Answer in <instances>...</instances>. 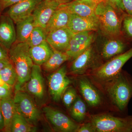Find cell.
I'll return each mask as SVG.
<instances>
[{"label":"cell","instance_id":"6da1fadb","mask_svg":"<svg viewBox=\"0 0 132 132\" xmlns=\"http://www.w3.org/2000/svg\"><path fill=\"white\" fill-rule=\"evenodd\" d=\"M30 47L27 42H16L9 50V60L17 75L15 92L22 90L30 78L34 64L29 53Z\"/></svg>","mask_w":132,"mask_h":132},{"label":"cell","instance_id":"7a4b0ae2","mask_svg":"<svg viewBox=\"0 0 132 132\" xmlns=\"http://www.w3.org/2000/svg\"><path fill=\"white\" fill-rule=\"evenodd\" d=\"M95 13L99 27L104 35L112 38L121 35L122 20L127 13L117 10L104 1L97 5Z\"/></svg>","mask_w":132,"mask_h":132},{"label":"cell","instance_id":"3957f363","mask_svg":"<svg viewBox=\"0 0 132 132\" xmlns=\"http://www.w3.org/2000/svg\"><path fill=\"white\" fill-rule=\"evenodd\" d=\"M109 81L107 92L118 110L123 112L127 108L132 97V77L121 70Z\"/></svg>","mask_w":132,"mask_h":132},{"label":"cell","instance_id":"277c9868","mask_svg":"<svg viewBox=\"0 0 132 132\" xmlns=\"http://www.w3.org/2000/svg\"><path fill=\"white\" fill-rule=\"evenodd\" d=\"M92 122L97 132H132V115L115 117L106 114L91 116Z\"/></svg>","mask_w":132,"mask_h":132},{"label":"cell","instance_id":"5b68a950","mask_svg":"<svg viewBox=\"0 0 132 132\" xmlns=\"http://www.w3.org/2000/svg\"><path fill=\"white\" fill-rule=\"evenodd\" d=\"M132 57V47L113 57L98 68L93 74L95 78L100 81H109L122 70L124 65Z\"/></svg>","mask_w":132,"mask_h":132},{"label":"cell","instance_id":"8992f818","mask_svg":"<svg viewBox=\"0 0 132 132\" xmlns=\"http://www.w3.org/2000/svg\"><path fill=\"white\" fill-rule=\"evenodd\" d=\"M14 101L17 112L31 125L35 126L40 119V113L33 99L22 90L15 92Z\"/></svg>","mask_w":132,"mask_h":132},{"label":"cell","instance_id":"52a82bcc","mask_svg":"<svg viewBox=\"0 0 132 132\" xmlns=\"http://www.w3.org/2000/svg\"><path fill=\"white\" fill-rule=\"evenodd\" d=\"M71 83L67 76V67H60L48 78V87L52 99L55 102L61 100L62 95Z\"/></svg>","mask_w":132,"mask_h":132},{"label":"cell","instance_id":"ba28073f","mask_svg":"<svg viewBox=\"0 0 132 132\" xmlns=\"http://www.w3.org/2000/svg\"><path fill=\"white\" fill-rule=\"evenodd\" d=\"M94 31L73 34L65 52L69 60H73L92 45L95 39Z\"/></svg>","mask_w":132,"mask_h":132},{"label":"cell","instance_id":"9c48e42d","mask_svg":"<svg viewBox=\"0 0 132 132\" xmlns=\"http://www.w3.org/2000/svg\"><path fill=\"white\" fill-rule=\"evenodd\" d=\"M46 118L55 130L62 132H76L79 125L61 111L49 106L43 109Z\"/></svg>","mask_w":132,"mask_h":132},{"label":"cell","instance_id":"30bf717a","mask_svg":"<svg viewBox=\"0 0 132 132\" xmlns=\"http://www.w3.org/2000/svg\"><path fill=\"white\" fill-rule=\"evenodd\" d=\"M60 4L50 0H42L36 7L32 15L35 25L45 29L50 20Z\"/></svg>","mask_w":132,"mask_h":132},{"label":"cell","instance_id":"8fae6325","mask_svg":"<svg viewBox=\"0 0 132 132\" xmlns=\"http://www.w3.org/2000/svg\"><path fill=\"white\" fill-rule=\"evenodd\" d=\"M42 0H22L11 6L8 16L15 24L32 15L35 9Z\"/></svg>","mask_w":132,"mask_h":132},{"label":"cell","instance_id":"7c38bea8","mask_svg":"<svg viewBox=\"0 0 132 132\" xmlns=\"http://www.w3.org/2000/svg\"><path fill=\"white\" fill-rule=\"evenodd\" d=\"M73 34L67 27L58 29L47 34L46 41L53 49L65 52Z\"/></svg>","mask_w":132,"mask_h":132},{"label":"cell","instance_id":"4fadbf2b","mask_svg":"<svg viewBox=\"0 0 132 132\" xmlns=\"http://www.w3.org/2000/svg\"><path fill=\"white\" fill-rule=\"evenodd\" d=\"M25 86L27 92L36 98L41 100L43 98L45 87L40 66L34 64L30 78Z\"/></svg>","mask_w":132,"mask_h":132},{"label":"cell","instance_id":"5bb4252c","mask_svg":"<svg viewBox=\"0 0 132 132\" xmlns=\"http://www.w3.org/2000/svg\"><path fill=\"white\" fill-rule=\"evenodd\" d=\"M14 22L9 16H2L0 20V45L9 50L16 42Z\"/></svg>","mask_w":132,"mask_h":132},{"label":"cell","instance_id":"9a60e30c","mask_svg":"<svg viewBox=\"0 0 132 132\" xmlns=\"http://www.w3.org/2000/svg\"><path fill=\"white\" fill-rule=\"evenodd\" d=\"M95 52L92 45L73 60L70 71L78 75L83 74L93 65L95 60Z\"/></svg>","mask_w":132,"mask_h":132},{"label":"cell","instance_id":"2e32d148","mask_svg":"<svg viewBox=\"0 0 132 132\" xmlns=\"http://www.w3.org/2000/svg\"><path fill=\"white\" fill-rule=\"evenodd\" d=\"M67 27L73 34L86 31H95L99 27L98 21L71 13Z\"/></svg>","mask_w":132,"mask_h":132},{"label":"cell","instance_id":"e0dca14e","mask_svg":"<svg viewBox=\"0 0 132 132\" xmlns=\"http://www.w3.org/2000/svg\"><path fill=\"white\" fill-rule=\"evenodd\" d=\"M79 85L81 93L89 106L95 107L100 105L101 102L100 94L87 78H81L79 80Z\"/></svg>","mask_w":132,"mask_h":132},{"label":"cell","instance_id":"ac0fdd59","mask_svg":"<svg viewBox=\"0 0 132 132\" xmlns=\"http://www.w3.org/2000/svg\"><path fill=\"white\" fill-rule=\"evenodd\" d=\"M62 5L71 13L75 14L98 21L95 13V7L80 0H72L70 2Z\"/></svg>","mask_w":132,"mask_h":132},{"label":"cell","instance_id":"d6986e66","mask_svg":"<svg viewBox=\"0 0 132 132\" xmlns=\"http://www.w3.org/2000/svg\"><path fill=\"white\" fill-rule=\"evenodd\" d=\"M70 13L62 4L55 10L45 28L47 34L49 32L67 27Z\"/></svg>","mask_w":132,"mask_h":132},{"label":"cell","instance_id":"ffe728a7","mask_svg":"<svg viewBox=\"0 0 132 132\" xmlns=\"http://www.w3.org/2000/svg\"><path fill=\"white\" fill-rule=\"evenodd\" d=\"M127 45L122 40L118 37L108 40L104 43L101 50V54L105 60L111 59L124 53Z\"/></svg>","mask_w":132,"mask_h":132},{"label":"cell","instance_id":"44dd1931","mask_svg":"<svg viewBox=\"0 0 132 132\" xmlns=\"http://www.w3.org/2000/svg\"><path fill=\"white\" fill-rule=\"evenodd\" d=\"M53 49L46 40L37 46L30 47L29 53L34 64L43 65L51 56Z\"/></svg>","mask_w":132,"mask_h":132},{"label":"cell","instance_id":"7402d4cb","mask_svg":"<svg viewBox=\"0 0 132 132\" xmlns=\"http://www.w3.org/2000/svg\"><path fill=\"white\" fill-rule=\"evenodd\" d=\"M0 109L4 119L5 132H11L13 118L16 112V107L13 98L0 100Z\"/></svg>","mask_w":132,"mask_h":132},{"label":"cell","instance_id":"603a6c76","mask_svg":"<svg viewBox=\"0 0 132 132\" xmlns=\"http://www.w3.org/2000/svg\"><path fill=\"white\" fill-rule=\"evenodd\" d=\"M16 24V42H26L35 27L32 15Z\"/></svg>","mask_w":132,"mask_h":132},{"label":"cell","instance_id":"cb8c5ba5","mask_svg":"<svg viewBox=\"0 0 132 132\" xmlns=\"http://www.w3.org/2000/svg\"><path fill=\"white\" fill-rule=\"evenodd\" d=\"M69 60V57L65 52L53 50L51 56L43 65L46 71L48 72L56 71Z\"/></svg>","mask_w":132,"mask_h":132},{"label":"cell","instance_id":"d4e9b609","mask_svg":"<svg viewBox=\"0 0 132 132\" xmlns=\"http://www.w3.org/2000/svg\"><path fill=\"white\" fill-rule=\"evenodd\" d=\"M36 130L34 125L29 123L22 115L16 112L12 120L11 132H34Z\"/></svg>","mask_w":132,"mask_h":132},{"label":"cell","instance_id":"484cf974","mask_svg":"<svg viewBox=\"0 0 132 132\" xmlns=\"http://www.w3.org/2000/svg\"><path fill=\"white\" fill-rule=\"evenodd\" d=\"M86 104L80 97L77 96L70 108L71 117L76 121L80 122L85 119L86 115Z\"/></svg>","mask_w":132,"mask_h":132},{"label":"cell","instance_id":"4316f807","mask_svg":"<svg viewBox=\"0 0 132 132\" xmlns=\"http://www.w3.org/2000/svg\"><path fill=\"white\" fill-rule=\"evenodd\" d=\"M47 35L45 29L36 26L26 42L30 47L37 46L46 40Z\"/></svg>","mask_w":132,"mask_h":132},{"label":"cell","instance_id":"83f0119b","mask_svg":"<svg viewBox=\"0 0 132 132\" xmlns=\"http://www.w3.org/2000/svg\"><path fill=\"white\" fill-rule=\"evenodd\" d=\"M0 78L8 85L13 87L16 84L17 75L14 67L12 63L0 71Z\"/></svg>","mask_w":132,"mask_h":132},{"label":"cell","instance_id":"f1b7e54d","mask_svg":"<svg viewBox=\"0 0 132 132\" xmlns=\"http://www.w3.org/2000/svg\"><path fill=\"white\" fill-rule=\"evenodd\" d=\"M76 90L72 87H68L62 95V101L67 109H69L77 98Z\"/></svg>","mask_w":132,"mask_h":132},{"label":"cell","instance_id":"f546056e","mask_svg":"<svg viewBox=\"0 0 132 132\" xmlns=\"http://www.w3.org/2000/svg\"><path fill=\"white\" fill-rule=\"evenodd\" d=\"M122 27L127 37L132 40V15L126 14L122 20Z\"/></svg>","mask_w":132,"mask_h":132},{"label":"cell","instance_id":"4dcf8cb0","mask_svg":"<svg viewBox=\"0 0 132 132\" xmlns=\"http://www.w3.org/2000/svg\"><path fill=\"white\" fill-rule=\"evenodd\" d=\"M109 5L122 13H125L123 4V0H104Z\"/></svg>","mask_w":132,"mask_h":132},{"label":"cell","instance_id":"1f68e13d","mask_svg":"<svg viewBox=\"0 0 132 132\" xmlns=\"http://www.w3.org/2000/svg\"><path fill=\"white\" fill-rule=\"evenodd\" d=\"M76 132H95V129L92 122L85 123L81 126H79Z\"/></svg>","mask_w":132,"mask_h":132},{"label":"cell","instance_id":"d6a6232c","mask_svg":"<svg viewBox=\"0 0 132 132\" xmlns=\"http://www.w3.org/2000/svg\"><path fill=\"white\" fill-rule=\"evenodd\" d=\"M12 88L0 87V100L11 98L12 97Z\"/></svg>","mask_w":132,"mask_h":132},{"label":"cell","instance_id":"836d02e7","mask_svg":"<svg viewBox=\"0 0 132 132\" xmlns=\"http://www.w3.org/2000/svg\"><path fill=\"white\" fill-rule=\"evenodd\" d=\"M22 0H0V6L2 9L11 6Z\"/></svg>","mask_w":132,"mask_h":132},{"label":"cell","instance_id":"e575fe53","mask_svg":"<svg viewBox=\"0 0 132 132\" xmlns=\"http://www.w3.org/2000/svg\"><path fill=\"white\" fill-rule=\"evenodd\" d=\"M123 4L126 13L132 15V0H123Z\"/></svg>","mask_w":132,"mask_h":132},{"label":"cell","instance_id":"d590c367","mask_svg":"<svg viewBox=\"0 0 132 132\" xmlns=\"http://www.w3.org/2000/svg\"><path fill=\"white\" fill-rule=\"evenodd\" d=\"M9 59L7 50L0 45V60Z\"/></svg>","mask_w":132,"mask_h":132},{"label":"cell","instance_id":"8d00e7d4","mask_svg":"<svg viewBox=\"0 0 132 132\" xmlns=\"http://www.w3.org/2000/svg\"><path fill=\"white\" fill-rule=\"evenodd\" d=\"M80 1L91 5L92 6L96 7L98 4L104 1V0H80Z\"/></svg>","mask_w":132,"mask_h":132},{"label":"cell","instance_id":"74e56055","mask_svg":"<svg viewBox=\"0 0 132 132\" xmlns=\"http://www.w3.org/2000/svg\"><path fill=\"white\" fill-rule=\"evenodd\" d=\"M11 63L9 59L0 60V71Z\"/></svg>","mask_w":132,"mask_h":132},{"label":"cell","instance_id":"f35d334b","mask_svg":"<svg viewBox=\"0 0 132 132\" xmlns=\"http://www.w3.org/2000/svg\"><path fill=\"white\" fill-rule=\"evenodd\" d=\"M5 124L2 113L0 109V130H4Z\"/></svg>","mask_w":132,"mask_h":132},{"label":"cell","instance_id":"ab89813d","mask_svg":"<svg viewBox=\"0 0 132 132\" xmlns=\"http://www.w3.org/2000/svg\"><path fill=\"white\" fill-rule=\"evenodd\" d=\"M0 87L6 88H10V89L12 88V87H13L8 85L5 81H3L1 78H0Z\"/></svg>","mask_w":132,"mask_h":132},{"label":"cell","instance_id":"60d3db41","mask_svg":"<svg viewBox=\"0 0 132 132\" xmlns=\"http://www.w3.org/2000/svg\"><path fill=\"white\" fill-rule=\"evenodd\" d=\"M50 1H54L57 2L60 4H65L67 3L70 2L72 0H50Z\"/></svg>","mask_w":132,"mask_h":132}]
</instances>
